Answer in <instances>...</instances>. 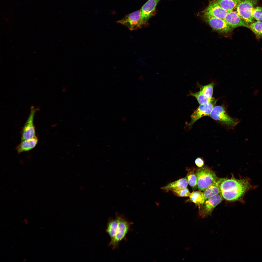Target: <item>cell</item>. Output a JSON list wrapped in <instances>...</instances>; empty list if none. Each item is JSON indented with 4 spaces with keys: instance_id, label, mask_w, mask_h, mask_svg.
Segmentation results:
<instances>
[{
    "instance_id": "obj_1",
    "label": "cell",
    "mask_w": 262,
    "mask_h": 262,
    "mask_svg": "<svg viewBox=\"0 0 262 262\" xmlns=\"http://www.w3.org/2000/svg\"><path fill=\"white\" fill-rule=\"evenodd\" d=\"M253 187L248 178L237 179L233 176L230 179H226L221 183L220 193L226 200L243 202L245 195Z\"/></svg>"
},
{
    "instance_id": "obj_2",
    "label": "cell",
    "mask_w": 262,
    "mask_h": 262,
    "mask_svg": "<svg viewBox=\"0 0 262 262\" xmlns=\"http://www.w3.org/2000/svg\"><path fill=\"white\" fill-rule=\"evenodd\" d=\"M210 116L213 119L229 128H234L240 122L239 119L229 116L227 114L225 107L222 106L214 107Z\"/></svg>"
},
{
    "instance_id": "obj_3",
    "label": "cell",
    "mask_w": 262,
    "mask_h": 262,
    "mask_svg": "<svg viewBox=\"0 0 262 262\" xmlns=\"http://www.w3.org/2000/svg\"><path fill=\"white\" fill-rule=\"evenodd\" d=\"M197 180V187L199 190L204 191L218 178L215 172L208 167L203 166L196 170Z\"/></svg>"
},
{
    "instance_id": "obj_4",
    "label": "cell",
    "mask_w": 262,
    "mask_h": 262,
    "mask_svg": "<svg viewBox=\"0 0 262 262\" xmlns=\"http://www.w3.org/2000/svg\"><path fill=\"white\" fill-rule=\"evenodd\" d=\"M118 225L116 235L112 240H111L109 246L113 249L118 247L119 243L124 238L130 229L131 223L126 219L124 215L118 213H116Z\"/></svg>"
},
{
    "instance_id": "obj_5",
    "label": "cell",
    "mask_w": 262,
    "mask_h": 262,
    "mask_svg": "<svg viewBox=\"0 0 262 262\" xmlns=\"http://www.w3.org/2000/svg\"><path fill=\"white\" fill-rule=\"evenodd\" d=\"M259 0H241L235 8L236 11L241 18L246 22L252 23L254 21L252 14L253 8Z\"/></svg>"
},
{
    "instance_id": "obj_6",
    "label": "cell",
    "mask_w": 262,
    "mask_h": 262,
    "mask_svg": "<svg viewBox=\"0 0 262 262\" xmlns=\"http://www.w3.org/2000/svg\"><path fill=\"white\" fill-rule=\"evenodd\" d=\"M200 16L213 30L219 33L227 34L232 30L224 19L202 14Z\"/></svg>"
},
{
    "instance_id": "obj_7",
    "label": "cell",
    "mask_w": 262,
    "mask_h": 262,
    "mask_svg": "<svg viewBox=\"0 0 262 262\" xmlns=\"http://www.w3.org/2000/svg\"><path fill=\"white\" fill-rule=\"evenodd\" d=\"M222 200V197L220 193L208 198L199 209L200 216L204 218L210 215L215 207Z\"/></svg>"
},
{
    "instance_id": "obj_8",
    "label": "cell",
    "mask_w": 262,
    "mask_h": 262,
    "mask_svg": "<svg viewBox=\"0 0 262 262\" xmlns=\"http://www.w3.org/2000/svg\"><path fill=\"white\" fill-rule=\"evenodd\" d=\"M161 0H148L140 10V28L146 26L149 19L153 16L158 3Z\"/></svg>"
},
{
    "instance_id": "obj_9",
    "label": "cell",
    "mask_w": 262,
    "mask_h": 262,
    "mask_svg": "<svg viewBox=\"0 0 262 262\" xmlns=\"http://www.w3.org/2000/svg\"><path fill=\"white\" fill-rule=\"evenodd\" d=\"M38 109L34 107L31 108L30 112L21 132V141L32 138L35 136L33 119L35 114Z\"/></svg>"
},
{
    "instance_id": "obj_10",
    "label": "cell",
    "mask_w": 262,
    "mask_h": 262,
    "mask_svg": "<svg viewBox=\"0 0 262 262\" xmlns=\"http://www.w3.org/2000/svg\"><path fill=\"white\" fill-rule=\"evenodd\" d=\"M216 101L212 99L207 103L200 104L191 115V120L188 124L189 126H191L201 118L210 115Z\"/></svg>"
},
{
    "instance_id": "obj_11",
    "label": "cell",
    "mask_w": 262,
    "mask_h": 262,
    "mask_svg": "<svg viewBox=\"0 0 262 262\" xmlns=\"http://www.w3.org/2000/svg\"><path fill=\"white\" fill-rule=\"evenodd\" d=\"M140 10H138L125 16L117 23L124 25L130 30H136L140 28Z\"/></svg>"
},
{
    "instance_id": "obj_12",
    "label": "cell",
    "mask_w": 262,
    "mask_h": 262,
    "mask_svg": "<svg viewBox=\"0 0 262 262\" xmlns=\"http://www.w3.org/2000/svg\"><path fill=\"white\" fill-rule=\"evenodd\" d=\"M229 11L223 8L217 3L213 0L202 12V14L224 19Z\"/></svg>"
},
{
    "instance_id": "obj_13",
    "label": "cell",
    "mask_w": 262,
    "mask_h": 262,
    "mask_svg": "<svg viewBox=\"0 0 262 262\" xmlns=\"http://www.w3.org/2000/svg\"><path fill=\"white\" fill-rule=\"evenodd\" d=\"M224 20L232 29L240 26L250 29V25L241 18L236 11L232 10L229 11Z\"/></svg>"
},
{
    "instance_id": "obj_14",
    "label": "cell",
    "mask_w": 262,
    "mask_h": 262,
    "mask_svg": "<svg viewBox=\"0 0 262 262\" xmlns=\"http://www.w3.org/2000/svg\"><path fill=\"white\" fill-rule=\"evenodd\" d=\"M226 178H217L204 192L205 200L208 198L220 193V186Z\"/></svg>"
},
{
    "instance_id": "obj_15",
    "label": "cell",
    "mask_w": 262,
    "mask_h": 262,
    "mask_svg": "<svg viewBox=\"0 0 262 262\" xmlns=\"http://www.w3.org/2000/svg\"><path fill=\"white\" fill-rule=\"evenodd\" d=\"M38 141V139L36 136L31 138L21 141L16 149L18 153H19L29 151L35 147Z\"/></svg>"
},
{
    "instance_id": "obj_16",
    "label": "cell",
    "mask_w": 262,
    "mask_h": 262,
    "mask_svg": "<svg viewBox=\"0 0 262 262\" xmlns=\"http://www.w3.org/2000/svg\"><path fill=\"white\" fill-rule=\"evenodd\" d=\"M188 183L186 177L170 183L165 186L161 188V189L166 192L171 191L172 189L187 188Z\"/></svg>"
},
{
    "instance_id": "obj_17",
    "label": "cell",
    "mask_w": 262,
    "mask_h": 262,
    "mask_svg": "<svg viewBox=\"0 0 262 262\" xmlns=\"http://www.w3.org/2000/svg\"><path fill=\"white\" fill-rule=\"evenodd\" d=\"M118 225V220L116 217L115 219H110L107 223L106 231L110 237L111 240L114 239L116 235Z\"/></svg>"
},
{
    "instance_id": "obj_18",
    "label": "cell",
    "mask_w": 262,
    "mask_h": 262,
    "mask_svg": "<svg viewBox=\"0 0 262 262\" xmlns=\"http://www.w3.org/2000/svg\"><path fill=\"white\" fill-rule=\"evenodd\" d=\"M189 197L190 200L197 205L199 209L205 201L204 192L200 190L192 192Z\"/></svg>"
},
{
    "instance_id": "obj_19",
    "label": "cell",
    "mask_w": 262,
    "mask_h": 262,
    "mask_svg": "<svg viewBox=\"0 0 262 262\" xmlns=\"http://www.w3.org/2000/svg\"><path fill=\"white\" fill-rule=\"evenodd\" d=\"M223 8L228 11L234 9L241 0H214Z\"/></svg>"
},
{
    "instance_id": "obj_20",
    "label": "cell",
    "mask_w": 262,
    "mask_h": 262,
    "mask_svg": "<svg viewBox=\"0 0 262 262\" xmlns=\"http://www.w3.org/2000/svg\"><path fill=\"white\" fill-rule=\"evenodd\" d=\"M188 183L193 190H195L197 187V180L194 170L193 169L188 171L186 176Z\"/></svg>"
},
{
    "instance_id": "obj_21",
    "label": "cell",
    "mask_w": 262,
    "mask_h": 262,
    "mask_svg": "<svg viewBox=\"0 0 262 262\" xmlns=\"http://www.w3.org/2000/svg\"><path fill=\"white\" fill-rule=\"evenodd\" d=\"M250 29L258 38H262V22L258 21L252 23L250 25Z\"/></svg>"
},
{
    "instance_id": "obj_22",
    "label": "cell",
    "mask_w": 262,
    "mask_h": 262,
    "mask_svg": "<svg viewBox=\"0 0 262 262\" xmlns=\"http://www.w3.org/2000/svg\"><path fill=\"white\" fill-rule=\"evenodd\" d=\"M189 95L196 98L200 104L207 103L212 100V98H210L206 96L201 90L196 92L190 93Z\"/></svg>"
},
{
    "instance_id": "obj_23",
    "label": "cell",
    "mask_w": 262,
    "mask_h": 262,
    "mask_svg": "<svg viewBox=\"0 0 262 262\" xmlns=\"http://www.w3.org/2000/svg\"><path fill=\"white\" fill-rule=\"evenodd\" d=\"M214 84L211 83L205 86L200 85L199 88L202 93L208 98L212 99Z\"/></svg>"
},
{
    "instance_id": "obj_24",
    "label": "cell",
    "mask_w": 262,
    "mask_h": 262,
    "mask_svg": "<svg viewBox=\"0 0 262 262\" xmlns=\"http://www.w3.org/2000/svg\"><path fill=\"white\" fill-rule=\"evenodd\" d=\"M171 191L175 195L179 197H188L190 193L187 188L174 189H172Z\"/></svg>"
},
{
    "instance_id": "obj_25",
    "label": "cell",
    "mask_w": 262,
    "mask_h": 262,
    "mask_svg": "<svg viewBox=\"0 0 262 262\" xmlns=\"http://www.w3.org/2000/svg\"><path fill=\"white\" fill-rule=\"evenodd\" d=\"M252 14L254 18L258 21H262V6L254 7L252 9Z\"/></svg>"
},
{
    "instance_id": "obj_26",
    "label": "cell",
    "mask_w": 262,
    "mask_h": 262,
    "mask_svg": "<svg viewBox=\"0 0 262 262\" xmlns=\"http://www.w3.org/2000/svg\"><path fill=\"white\" fill-rule=\"evenodd\" d=\"M195 162L196 165L199 168L203 167L204 164L203 160L200 157L197 158L196 159Z\"/></svg>"
},
{
    "instance_id": "obj_27",
    "label": "cell",
    "mask_w": 262,
    "mask_h": 262,
    "mask_svg": "<svg viewBox=\"0 0 262 262\" xmlns=\"http://www.w3.org/2000/svg\"><path fill=\"white\" fill-rule=\"evenodd\" d=\"M24 221L25 222V223L26 224H27L28 223V221L26 219H25L24 220Z\"/></svg>"
},
{
    "instance_id": "obj_28",
    "label": "cell",
    "mask_w": 262,
    "mask_h": 262,
    "mask_svg": "<svg viewBox=\"0 0 262 262\" xmlns=\"http://www.w3.org/2000/svg\"><path fill=\"white\" fill-rule=\"evenodd\" d=\"M27 261V260L26 259H25L24 260V261H23V262H25V261Z\"/></svg>"
}]
</instances>
